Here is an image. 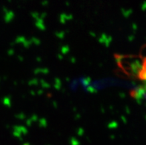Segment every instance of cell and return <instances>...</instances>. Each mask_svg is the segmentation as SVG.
<instances>
[{
  "mask_svg": "<svg viewBox=\"0 0 146 145\" xmlns=\"http://www.w3.org/2000/svg\"><path fill=\"white\" fill-rule=\"evenodd\" d=\"M137 78L143 81H146V57H143L142 59V64L139 69Z\"/></svg>",
  "mask_w": 146,
  "mask_h": 145,
  "instance_id": "obj_1",
  "label": "cell"
}]
</instances>
